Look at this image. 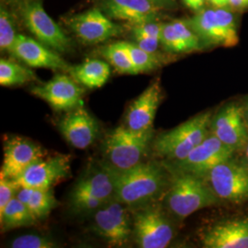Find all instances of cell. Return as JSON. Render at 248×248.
Masks as SVG:
<instances>
[{
    "label": "cell",
    "mask_w": 248,
    "mask_h": 248,
    "mask_svg": "<svg viewBox=\"0 0 248 248\" xmlns=\"http://www.w3.org/2000/svg\"><path fill=\"white\" fill-rule=\"evenodd\" d=\"M20 17L36 40L59 53L71 51V40L48 13L42 0H18Z\"/></svg>",
    "instance_id": "cell-6"
},
{
    "label": "cell",
    "mask_w": 248,
    "mask_h": 248,
    "mask_svg": "<svg viewBox=\"0 0 248 248\" xmlns=\"http://www.w3.org/2000/svg\"><path fill=\"white\" fill-rule=\"evenodd\" d=\"M211 127L213 135L234 151L248 140L243 110L234 103L223 107L212 120Z\"/></svg>",
    "instance_id": "cell-17"
},
{
    "label": "cell",
    "mask_w": 248,
    "mask_h": 248,
    "mask_svg": "<svg viewBox=\"0 0 248 248\" xmlns=\"http://www.w3.org/2000/svg\"><path fill=\"white\" fill-rule=\"evenodd\" d=\"M161 45L171 53H190L202 47V41L192 28L183 20L162 24Z\"/></svg>",
    "instance_id": "cell-21"
},
{
    "label": "cell",
    "mask_w": 248,
    "mask_h": 248,
    "mask_svg": "<svg viewBox=\"0 0 248 248\" xmlns=\"http://www.w3.org/2000/svg\"><path fill=\"white\" fill-rule=\"evenodd\" d=\"M121 44L129 54L137 74L153 71L160 67L164 62L163 58L156 53L144 51L136 44L129 42H121Z\"/></svg>",
    "instance_id": "cell-27"
},
{
    "label": "cell",
    "mask_w": 248,
    "mask_h": 248,
    "mask_svg": "<svg viewBox=\"0 0 248 248\" xmlns=\"http://www.w3.org/2000/svg\"><path fill=\"white\" fill-rule=\"evenodd\" d=\"M211 123V112L195 116L154 139L153 149L156 155L167 159H183L209 136Z\"/></svg>",
    "instance_id": "cell-5"
},
{
    "label": "cell",
    "mask_w": 248,
    "mask_h": 248,
    "mask_svg": "<svg viewBox=\"0 0 248 248\" xmlns=\"http://www.w3.org/2000/svg\"><path fill=\"white\" fill-rule=\"evenodd\" d=\"M31 92L54 110L71 111L82 106L85 89L71 76L60 74L45 84L31 88Z\"/></svg>",
    "instance_id": "cell-13"
},
{
    "label": "cell",
    "mask_w": 248,
    "mask_h": 248,
    "mask_svg": "<svg viewBox=\"0 0 248 248\" xmlns=\"http://www.w3.org/2000/svg\"><path fill=\"white\" fill-rule=\"evenodd\" d=\"M205 177L218 198L232 202L248 200V171L231 159L214 167Z\"/></svg>",
    "instance_id": "cell-11"
},
{
    "label": "cell",
    "mask_w": 248,
    "mask_h": 248,
    "mask_svg": "<svg viewBox=\"0 0 248 248\" xmlns=\"http://www.w3.org/2000/svg\"><path fill=\"white\" fill-rule=\"evenodd\" d=\"M209 183L203 177L188 173H177L169 187L166 204L169 212L179 219H184L200 210L217 202Z\"/></svg>",
    "instance_id": "cell-4"
},
{
    "label": "cell",
    "mask_w": 248,
    "mask_h": 248,
    "mask_svg": "<svg viewBox=\"0 0 248 248\" xmlns=\"http://www.w3.org/2000/svg\"><path fill=\"white\" fill-rule=\"evenodd\" d=\"M153 141V129L137 132L126 125L119 126L104 141L105 164L117 172L132 169L142 163Z\"/></svg>",
    "instance_id": "cell-3"
},
{
    "label": "cell",
    "mask_w": 248,
    "mask_h": 248,
    "mask_svg": "<svg viewBox=\"0 0 248 248\" xmlns=\"http://www.w3.org/2000/svg\"><path fill=\"white\" fill-rule=\"evenodd\" d=\"M158 9H169L175 5V0H150Z\"/></svg>",
    "instance_id": "cell-35"
},
{
    "label": "cell",
    "mask_w": 248,
    "mask_h": 248,
    "mask_svg": "<svg viewBox=\"0 0 248 248\" xmlns=\"http://www.w3.org/2000/svg\"><path fill=\"white\" fill-rule=\"evenodd\" d=\"M36 218L25 204L17 197L13 198L2 212H0V224L2 232L19 227L31 226L35 223Z\"/></svg>",
    "instance_id": "cell-25"
},
{
    "label": "cell",
    "mask_w": 248,
    "mask_h": 248,
    "mask_svg": "<svg viewBox=\"0 0 248 248\" xmlns=\"http://www.w3.org/2000/svg\"></svg>",
    "instance_id": "cell-41"
},
{
    "label": "cell",
    "mask_w": 248,
    "mask_h": 248,
    "mask_svg": "<svg viewBox=\"0 0 248 248\" xmlns=\"http://www.w3.org/2000/svg\"><path fill=\"white\" fill-rule=\"evenodd\" d=\"M47 152L38 143L20 136H12L4 143V159L0 177L14 179L36 161L45 158Z\"/></svg>",
    "instance_id": "cell-14"
},
{
    "label": "cell",
    "mask_w": 248,
    "mask_h": 248,
    "mask_svg": "<svg viewBox=\"0 0 248 248\" xmlns=\"http://www.w3.org/2000/svg\"><path fill=\"white\" fill-rule=\"evenodd\" d=\"M59 130L73 147L84 150L95 142L98 133L96 119L83 107H78L64 116L59 123Z\"/></svg>",
    "instance_id": "cell-16"
},
{
    "label": "cell",
    "mask_w": 248,
    "mask_h": 248,
    "mask_svg": "<svg viewBox=\"0 0 248 248\" xmlns=\"http://www.w3.org/2000/svg\"><path fill=\"white\" fill-rule=\"evenodd\" d=\"M12 248H53L56 244L53 240L49 239L39 234H23L18 236L10 243Z\"/></svg>",
    "instance_id": "cell-31"
},
{
    "label": "cell",
    "mask_w": 248,
    "mask_h": 248,
    "mask_svg": "<svg viewBox=\"0 0 248 248\" xmlns=\"http://www.w3.org/2000/svg\"><path fill=\"white\" fill-rule=\"evenodd\" d=\"M161 100L162 89L159 80H156L143 90L129 107L125 117V125L137 132L153 129Z\"/></svg>",
    "instance_id": "cell-18"
},
{
    "label": "cell",
    "mask_w": 248,
    "mask_h": 248,
    "mask_svg": "<svg viewBox=\"0 0 248 248\" xmlns=\"http://www.w3.org/2000/svg\"><path fill=\"white\" fill-rule=\"evenodd\" d=\"M215 8H227L231 6L230 0H208Z\"/></svg>",
    "instance_id": "cell-38"
},
{
    "label": "cell",
    "mask_w": 248,
    "mask_h": 248,
    "mask_svg": "<svg viewBox=\"0 0 248 248\" xmlns=\"http://www.w3.org/2000/svg\"><path fill=\"white\" fill-rule=\"evenodd\" d=\"M233 153V149L213 134L197 145L185 158L174 161V163L177 173L203 177L217 165L230 160Z\"/></svg>",
    "instance_id": "cell-10"
},
{
    "label": "cell",
    "mask_w": 248,
    "mask_h": 248,
    "mask_svg": "<svg viewBox=\"0 0 248 248\" xmlns=\"http://www.w3.org/2000/svg\"><path fill=\"white\" fill-rule=\"evenodd\" d=\"M36 80L35 74L30 68L11 60H0V85L2 87L21 86Z\"/></svg>",
    "instance_id": "cell-26"
},
{
    "label": "cell",
    "mask_w": 248,
    "mask_h": 248,
    "mask_svg": "<svg viewBox=\"0 0 248 248\" xmlns=\"http://www.w3.org/2000/svg\"><path fill=\"white\" fill-rule=\"evenodd\" d=\"M100 53L119 74L138 75L129 54L121 42L107 45L100 50Z\"/></svg>",
    "instance_id": "cell-28"
},
{
    "label": "cell",
    "mask_w": 248,
    "mask_h": 248,
    "mask_svg": "<svg viewBox=\"0 0 248 248\" xmlns=\"http://www.w3.org/2000/svg\"><path fill=\"white\" fill-rule=\"evenodd\" d=\"M206 0H190L189 4L187 5V8L193 10H200L202 9Z\"/></svg>",
    "instance_id": "cell-37"
},
{
    "label": "cell",
    "mask_w": 248,
    "mask_h": 248,
    "mask_svg": "<svg viewBox=\"0 0 248 248\" xmlns=\"http://www.w3.org/2000/svg\"><path fill=\"white\" fill-rule=\"evenodd\" d=\"M204 248H248V218L220 222L204 233Z\"/></svg>",
    "instance_id": "cell-20"
},
{
    "label": "cell",
    "mask_w": 248,
    "mask_h": 248,
    "mask_svg": "<svg viewBox=\"0 0 248 248\" xmlns=\"http://www.w3.org/2000/svg\"><path fill=\"white\" fill-rule=\"evenodd\" d=\"M114 198L115 171L104 163L80 177L71 191L70 205L76 213H94Z\"/></svg>",
    "instance_id": "cell-2"
},
{
    "label": "cell",
    "mask_w": 248,
    "mask_h": 248,
    "mask_svg": "<svg viewBox=\"0 0 248 248\" xmlns=\"http://www.w3.org/2000/svg\"><path fill=\"white\" fill-rule=\"evenodd\" d=\"M77 38L86 45H98L121 35L124 28L112 22L100 9H90L75 14L65 20Z\"/></svg>",
    "instance_id": "cell-9"
},
{
    "label": "cell",
    "mask_w": 248,
    "mask_h": 248,
    "mask_svg": "<svg viewBox=\"0 0 248 248\" xmlns=\"http://www.w3.org/2000/svg\"><path fill=\"white\" fill-rule=\"evenodd\" d=\"M9 53L30 67L47 68L68 73L71 65L60 53L29 36L18 34Z\"/></svg>",
    "instance_id": "cell-15"
},
{
    "label": "cell",
    "mask_w": 248,
    "mask_h": 248,
    "mask_svg": "<svg viewBox=\"0 0 248 248\" xmlns=\"http://www.w3.org/2000/svg\"><path fill=\"white\" fill-rule=\"evenodd\" d=\"M216 16L227 39L228 47H232L239 42L237 24L233 13L227 8H216Z\"/></svg>",
    "instance_id": "cell-30"
},
{
    "label": "cell",
    "mask_w": 248,
    "mask_h": 248,
    "mask_svg": "<svg viewBox=\"0 0 248 248\" xmlns=\"http://www.w3.org/2000/svg\"><path fill=\"white\" fill-rule=\"evenodd\" d=\"M182 1H183V2H184V4H185V5H186V7H187V5H188V4H189V1H190V0H182Z\"/></svg>",
    "instance_id": "cell-39"
},
{
    "label": "cell",
    "mask_w": 248,
    "mask_h": 248,
    "mask_svg": "<svg viewBox=\"0 0 248 248\" xmlns=\"http://www.w3.org/2000/svg\"><path fill=\"white\" fill-rule=\"evenodd\" d=\"M70 170V155H56L36 161L13 180L19 187L52 189L53 186L69 176Z\"/></svg>",
    "instance_id": "cell-12"
},
{
    "label": "cell",
    "mask_w": 248,
    "mask_h": 248,
    "mask_svg": "<svg viewBox=\"0 0 248 248\" xmlns=\"http://www.w3.org/2000/svg\"><path fill=\"white\" fill-rule=\"evenodd\" d=\"M166 184L167 175L161 165L142 162L132 169L115 171V199L126 207H143L159 196Z\"/></svg>",
    "instance_id": "cell-1"
},
{
    "label": "cell",
    "mask_w": 248,
    "mask_h": 248,
    "mask_svg": "<svg viewBox=\"0 0 248 248\" xmlns=\"http://www.w3.org/2000/svg\"><path fill=\"white\" fill-rule=\"evenodd\" d=\"M81 86L90 89L103 87L109 78L110 66L99 59H89L78 65L71 66L68 72Z\"/></svg>",
    "instance_id": "cell-23"
},
{
    "label": "cell",
    "mask_w": 248,
    "mask_h": 248,
    "mask_svg": "<svg viewBox=\"0 0 248 248\" xmlns=\"http://www.w3.org/2000/svg\"><path fill=\"white\" fill-rule=\"evenodd\" d=\"M187 23L202 42L207 45L228 47L227 39L218 21L215 9H200L193 18L187 20Z\"/></svg>",
    "instance_id": "cell-22"
},
{
    "label": "cell",
    "mask_w": 248,
    "mask_h": 248,
    "mask_svg": "<svg viewBox=\"0 0 248 248\" xmlns=\"http://www.w3.org/2000/svg\"><path fill=\"white\" fill-rule=\"evenodd\" d=\"M232 7L237 9H248V0H230Z\"/></svg>",
    "instance_id": "cell-36"
},
{
    "label": "cell",
    "mask_w": 248,
    "mask_h": 248,
    "mask_svg": "<svg viewBox=\"0 0 248 248\" xmlns=\"http://www.w3.org/2000/svg\"><path fill=\"white\" fill-rule=\"evenodd\" d=\"M135 41L134 44L138 45L142 50L147 51L149 53H156L159 45H161L160 39L154 37H146V36H133Z\"/></svg>",
    "instance_id": "cell-34"
},
{
    "label": "cell",
    "mask_w": 248,
    "mask_h": 248,
    "mask_svg": "<svg viewBox=\"0 0 248 248\" xmlns=\"http://www.w3.org/2000/svg\"><path fill=\"white\" fill-rule=\"evenodd\" d=\"M247 158H248V146H247Z\"/></svg>",
    "instance_id": "cell-40"
},
{
    "label": "cell",
    "mask_w": 248,
    "mask_h": 248,
    "mask_svg": "<svg viewBox=\"0 0 248 248\" xmlns=\"http://www.w3.org/2000/svg\"><path fill=\"white\" fill-rule=\"evenodd\" d=\"M19 186L9 177H0V212L17 195Z\"/></svg>",
    "instance_id": "cell-32"
},
{
    "label": "cell",
    "mask_w": 248,
    "mask_h": 248,
    "mask_svg": "<svg viewBox=\"0 0 248 248\" xmlns=\"http://www.w3.org/2000/svg\"><path fill=\"white\" fill-rule=\"evenodd\" d=\"M125 207L114 198L94 213V231L113 248L126 246L133 235Z\"/></svg>",
    "instance_id": "cell-8"
},
{
    "label": "cell",
    "mask_w": 248,
    "mask_h": 248,
    "mask_svg": "<svg viewBox=\"0 0 248 248\" xmlns=\"http://www.w3.org/2000/svg\"><path fill=\"white\" fill-rule=\"evenodd\" d=\"M133 234L139 248H165L174 238V228L158 208H141L133 214Z\"/></svg>",
    "instance_id": "cell-7"
},
{
    "label": "cell",
    "mask_w": 248,
    "mask_h": 248,
    "mask_svg": "<svg viewBox=\"0 0 248 248\" xmlns=\"http://www.w3.org/2000/svg\"><path fill=\"white\" fill-rule=\"evenodd\" d=\"M162 24L156 23L155 21L145 22L141 24H136L133 26V36H146L154 38H161Z\"/></svg>",
    "instance_id": "cell-33"
},
{
    "label": "cell",
    "mask_w": 248,
    "mask_h": 248,
    "mask_svg": "<svg viewBox=\"0 0 248 248\" xmlns=\"http://www.w3.org/2000/svg\"><path fill=\"white\" fill-rule=\"evenodd\" d=\"M16 197L26 205L36 220L47 217L57 205L52 189L19 187Z\"/></svg>",
    "instance_id": "cell-24"
},
{
    "label": "cell",
    "mask_w": 248,
    "mask_h": 248,
    "mask_svg": "<svg viewBox=\"0 0 248 248\" xmlns=\"http://www.w3.org/2000/svg\"><path fill=\"white\" fill-rule=\"evenodd\" d=\"M100 9L111 19L132 25L155 21L159 9L150 0H101Z\"/></svg>",
    "instance_id": "cell-19"
},
{
    "label": "cell",
    "mask_w": 248,
    "mask_h": 248,
    "mask_svg": "<svg viewBox=\"0 0 248 248\" xmlns=\"http://www.w3.org/2000/svg\"><path fill=\"white\" fill-rule=\"evenodd\" d=\"M15 19L3 5L0 8V48L1 51L10 52L17 38Z\"/></svg>",
    "instance_id": "cell-29"
}]
</instances>
